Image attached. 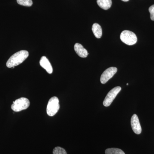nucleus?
Segmentation results:
<instances>
[{
    "label": "nucleus",
    "mask_w": 154,
    "mask_h": 154,
    "mask_svg": "<svg viewBox=\"0 0 154 154\" xmlns=\"http://www.w3.org/2000/svg\"><path fill=\"white\" fill-rule=\"evenodd\" d=\"M149 11L150 14V18L152 20L154 21V5L150 7Z\"/></svg>",
    "instance_id": "nucleus-15"
},
{
    "label": "nucleus",
    "mask_w": 154,
    "mask_h": 154,
    "mask_svg": "<svg viewBox=\"0 0 154 154\" xmlns=\"http://www.w3.org/2000/svg\"><path fill=\"white\" fill-rule=\"evenodd\" d=\"M122 1L124 2H128V1H129V0H122Z\"/></svg>",
    "instance_id": "nucleus-16"
},
{
    "label": "nucleus",
    "mask_w": 154,
    "mask_h": 154,
    "mask_svg": "<svg viewBox=\"0 0 154 154\" xmlns=\"http://www.w3.org/2000/svg\"><path fill=\"white\" fill-rule=\"evenodd\" d=\"M30 105V101L27 98L22 97L13 102L11 108L15 112H19L27 109Z\"/></svg>",
    "instance_id": "nucleus-3"
},
{
    "label": "nucleus",
    "mask_w": 154,
    "mask_h": 154,
    "mask_svg": "<svg viewBox=\"0 0 154 154\" xmlns=\"http://www.w3.org/2000/svg\"><path fill=\"white\" fill-rule=\"evenodd\" d=\"M131 125L133 131L136 134H140L142 132L141 127L138 117L136 114H134L131 117Z\"/></svg>",
    "instance_id": "nucleus-7"
},
{
    "label": "nucleus",
    "mask_w": 154,
    "mask_h": 154,
    "mask_svg": "<svg viewBox=\"0 0 154 154\" xmlns=\"http://www.w3.org/2000/svg\"><path fill=\"white\" fill-rule=\"evenodd\" d=\"M121 90V88L120 87H115L112 89L105 97V100L103 102V105L104 106L108 107L110 106Z\"/></svg>",
    "instance_id": "nucleus-5"
},
{
    "label": "nucleus",
    "mask_w": 154,
    "mask_h": 154,
    "mask_svg": "<svg viewBox=\"0 0 154 154\" xmlns=\"http://www.w3.org/2000/svg\"><path fill=\"white\" fill-rule=\"evenodd\" d=\"M29 53L27 51L22 50L14 54L11 57L6 63L8 68H14L15 66L23 63L28 58Z\"/></svg>",
    "instance_id": "nucleus-1"
},
{
    "label": "nucleus",
    "mask_w": 154,
    "mask_h": 154,
    "mask_svg": "<svg viewBox=\"0 0 154 154\" xmlns=\"http://www.w3.org/2000/svg\"><path fill=\"white\" fill-rule=\"evenodd\" d=\"M39 63H40V66L46 70V72L48 73H52L53 72L52 66L46 57L42 56L41 58V59L39 61Z\"/></svg>",
    "instance_id": "nucleus-8"
},
{
    "label": "nucleus",
    "mask_w": 154,
    "mask_h": 154,
    "mask_svg": "<svg viewBox=\"0 0 154 154\" xmlns=\"http://www.w3.org/2000/svg\"><path fill=\"white\" fill-rule=\"evenodd\" d=\"M105 154H125L122 150L118 148H109L105 150Z\"/></svg>",
    "instance_id": "nucleus-12"
},
{
    "label": "nucleus",
    "mask_w": 154,
    "mask_h": 154,
    "mask_svg": "<svg viewBox=\"0 0 154 154\" xmlns=\"http://www.w3.org/2000/svg\"><path fill=\"white\" fill-rule=\"evenodd\" d=\"M53 154H67L66 152L64 149L60 147H56L54 149Z\"/></svg>",
    "instance_id": "nucleus-14"
},
{
    "label": "nucleus",
    "mask_w": 154,
    "mask_h": 154,
    "mask_svg": "<svg viewBox=\"0 0 154 154\" xmlns=\"http://www.w3.org/2000/svg\"><path fill=\"white\" fill-rule=\"evenodd\" d=\"M120 38L122 42L128 45H133L137 41L136 34L129 30H123L120 34Z\"/></svg>",
    "instance_id": "nucleus-2"
},
{
    "label": "nucleus",
    "mask_w": 154,
    "mask_h": 154,
    "mask_svg": "<svg viewBox=\"0 0 154 154\" xmlns=\"http://www.w3.org/2000/svg\"><path fill=\"white\" fill-rule=\"evenodd\" d=\"M74 50L79 56L82 58H85L88 57V51L84 48L82 45L77 43L75 45Z\"/></svg>",
    "instance_id": "nucleus-9"
},
{
    "label": "nucleus",
    "mask_w": 154,
    "mask_h": 154,
    "mask_svg": "<svg viewBox=\"0 0 154 154\" xmlns=\"http://www.w3.org/2000/svg\"><path fill=\"white\" fill-rule=\"evenodd\" d=\"M127 85H128V83H127Z\"/></svg>",
    "instance_id": "nucleus-17"
},
{
    "label": "nucleus",
    "mask_w": 154,
    "mask_h": 154,
    "mask_svg": "<svg viewBox=\"0 0 154 154\" xmlns=\"http://www.w3.org/2000/svg\"><path fill=\"white\" fill-rule=\"evenodd\" d=\"M60 108L59 101L57 97L54 96L48 101L47 106V113L49 116H52L56 114Z\"/></svg>",
    "instance_id": "nucleus-4"
},
{
    "label": "nucleus",
    "mask_w": 154,
    "mask_h": 154,
    "mask_svg": "<svg viewBox=\"0 0 154 154\" xmlns=\"http://www.w3.org/2000/svg\"><path fill=\"white\" fill-rule=\"evenodd\" d=\"M92 31L94 35L97 38H99L102 37V30L101 26L97 23H94L92 26Z\"/></svg>",
    "instance_id": "nucleus-11"
},
{
    "label": "nucleus",
    "mask_w": 154,
    "mask_h": 154,
    "mask_svg": "<svg viewBox=\"0 0 154 154\" xmlns=\"http://www.w3.org/2000/svg\"><path fill=\"white\" fill-rule=\"evenodd\" d=\"M17 3L21 5L31 7L33 5L32 0H17Z\"/></svg>",
    "instance_id": "nucleus-13"
},
{
    "label": "nucleus",
    "mask_w": 154,
    "mask_h": 154,
    "mask_svg": "<svg viewBox=\"0 0 154 154\" xmlns=\"http://www.w3.org/2000/svg\"><path fill=\"white\" fill-rule=\"evenodd\" d=\"M117 71V69L114 67H111L105 70L103 72L100 78V81L102 84L107 82L110 79L114 76Z\"/></svg>",
    "instance_id": "nucleus-6"
},
{
    "label": "nucleus",
    "mask_w": 154,
    "mask_h": 154,
    "mask_svg": "<svg viewBox=\"0 0 154 154\" xmlns=\"http://www.w3.org/2000/svg\"><path fill=\"white\" fill-rule=\"evenodd\" d=\"M98 5L103 10H107L112 5L111 0H97Z\"/></svg>",
    "instance_id": "nucleus-10"
}]
</instances>
